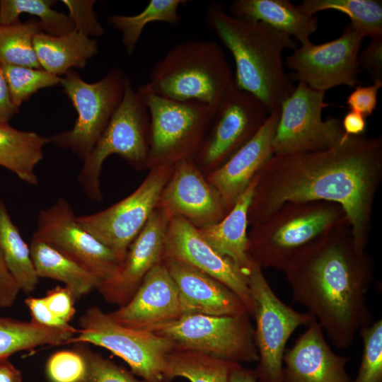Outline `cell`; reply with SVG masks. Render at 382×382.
<instances>
[{
    "instance_id": "1",
    "label": "cell",
    "mask_w": 382,
    "mask_h": 382,
    "mask_svg": "<svg viewBox=\"0 0 382 382\" xmlns=\"http://www.w3.org/2000/svg\"><path fill=\"white\" fill-rule=\"evenodd\" d=\"M381 180V136L345 135L325 150L273 155L257 174L248 224L286 202H332L345 211L357 249L366 250Z\"/></svg>"
},
{
    "instance_id": "2",
    "label": "cell",
    "mask_w": 382,
    "mask_h": 382,
    "mask_svg": "<svg viewBox=\"0 0 382 382\" xmlns=\"http://www.w3.org/2000/svg\"><path fill=\"white\" fill-rule=\"evenodd\" d=\"M292 300L304 307L337 349L352 346L373 323L366 294L375 264L354 244L348 222L318 237L283 268Z\"/></svg>"
},
{
    "instance_id": "3",
    "label": "cell",
    "mask_w": 382,
    "mask_h": 382,
    "mask_svg": "<svg viewBox=\"0 0 382 382\" xmlns=\"http://www.w3.org/2000/svg\"><path fill=\"white\" fill-rule=\"evenodd\" d=\"M206 22L233 58L236 87L255 96L269 112L279 108L295 88L282 54L297 48L296 41L262 22L233 16L220 4L208 6Z\"/></svg>"
},
{
    "instance_id": "4",
    "label": "cell",
    "mask_w": 382,
    "mask_h": 382,
    "mask_svg": "<svg viewBox=\"0 0 382 382\" xmlns=\"http://www.w3.org/2000/svg\"><path fill=\"white\" fill-rule=\"evenodd\" d=\"M175 101L219 106L236 86L225 54L213 40H188L171 47L154 66L145 84Z\"/></svg>"
},
{
    "instance_id": "5",
    "label": "cell",
    "mask_w": 382,
    "mask_h": 382,
    "mask_svg": "<svg viewBox=\"0 0 382 382\" xmlns=\"http://www.w3.org/2000/svg\"><path fill=\"white\" fill-rule=\"evenodd\" d=\"M347 222L345 211L335 202H286L252 226L248 254L262 269L282 270L305 246Z\"/></svg>"
},
{
    "instance_id": "6",
    "label": "cell",
    "mask_w": 382,
    "mask_h": 382,
    "mask_svg": "<svg viewBox=\"0 0 382 382\" xmlns=\"http://www.w3.org/2000/svg\"><path fill=\"white\" fill-rule=\"evenodd\" d=\"M150 116L138 91L128 79L118 107L89 155L83 161L78 182L87 197L101 202L100 175L105 159L117 154L134 168L149 167Z\"/></svg>"
},
{
    "instance_id": "7",
    "label": "cell",
    "mask_w": 382,
    "mask_h": 382,
    "mask_svg": "<svg viewBox=\"0 0 382 382\" xmlns=\"http://www.w3.org/2000/svg\"><path fill=\"white\" fill-rule=\"evenodd\" d=\"M150 116L149 167L174 164L197 154L216 108L197 101L180 102L137 89Z\"/></svg>"
},
{
    "instance_id": "8",
    "label": "cell",
    "mask_w": 382,
    "mask_h": 382,
    "mask_svg": "<svg viewBox=\"0 0 382 382\" xmlns=\"http://www.w3.org/2000/svg\"><path fill=\"white\" fill-rule=\"evenodd\" d=\"M79 326L70 344L102 347L123 359L133 374L143 380L169 382L166 357L174 349L169 340L122 325L97 306L89 307L80 316Z\"/></svg>"
},
{
    "instance_id": "9",
    "label": "cell",
    "mask_w": 382,
    "mask_h": 382,
    "mask_svg": "<svg viewBox=\"0 0 382 382\" xmlns=\"http://www.w3.org/2000/svg\"><path fill=\"white\" fill-rule=\"evenodd\" d=\"M248 313L235 316L184 313L150 332L169 340L174 349H190L241 364L258 361Z\"/></svg>"
},
{
    "instance_id": "10",
    "label": "cell",
    "mask_w": 382,
    "mask_h": 382,
    "mask_svg": "<svg viewBox=\"0 0 382 382\" xmlns=\"http://www.w3.org/2000/svg\"><path fill=\"white\" fill-rule=\"evenodd\" d=\"M248 275L259 357L253 371L257 382H282L283 357L289 339L299 326H307L315 318L308 312H299L284 303L254 262Z\"/></svg>"
},
{
    "instance_id": "11",
    "label": "cell",
    "mask_w": 382,
    "mask_h": 382,
    "mask_svg": "<svg viewBox=\"0 0 382 382\" xmlns=\"http://www.w3.org/2000/svg\"><path fill=\"white\" fill-rule=\"evenodd\" d=\"M61 79L78 116L70 130L55 134L50 141L69 149L83 161L100 137L121 102L128 78L112 69L100 80L88 83L71 69Z\"/></svg>"
},
{
    "instance_id": "12",
    "label": "cell",
    "mask_w": 382,
    "mask_h": 382,
    "mask_svg": "<svg viewBox=\"0 0 382 382\" xmlns=\"http://www.w3.org/2000/svg\"><path fill=\"white\" fill-rule=\"evenodd\" d=\"M325 92L299 82L281 104L273 139L274 155L315 152L328 149L345 137L341 120L323 119Z\"/></svg>"
},
{
    "instance_id": "13",
    "label": "cell",
    "mask_w": 382,
    "mask_h": 382,
    "mask_svg": "<svg viewBox=\"0 0 382 382\" xmlns=\"http://www.w3.org/2000/svg\"><path fill=\"white\" fill-rule=\"evenodd\" d=\"M174 164L151 168L141 185L129 195L94 214L76 216L79 224L110 248L120 262L158 206Z\"/></svg>"
},
{
    "instance_id": "14",
    "label": "cell",
    "mask_w": 382,
    "mask_h": 382,
    "mask_svg": "<svg viewBox=\"0 0 382 382\" xmlns=\"http://www.w3.org/2000/svg\"><path fill=\"white\" fill-rule=\"evenodd\" d=\"M364 38L349 23L335 40L300 45L286 57L284 66L294 72L299 82L319 91L326 92L339 86L354 88L361 72L358 55Z\"/></svg>"
},
{
    "instance_id": "15",
    "label": "cell",
    "mask_w": 382,
    "mask_h": 382,
    "mask_svg": "<svg viewBox=\"0 0 382 382\" xmlns=\"http://www.w3.org/2000/svg\"><path fill=\"white\" fill-rule=\"evenodd\" d=\"M37 238L76 262L101 281L114 277L121 264L117 256L78 222L70 203L59 198L40 212Z\"/></svg>"
},
{
    "instance_id": "16",
    "label": "cell",
    "mask_w": 382,
    "mask_h": 382,
    "mask_svg": "<svg viewBox=\"0 0 382 382\" xmlns=\"http://www.w3.org/2000/svg\"><path fill=\"white\" fill-rule=\"evenodd\" d=\"M270 113L255 96L235 86L215 111L197 154L199 163L212 170L219 167L254 136Z\"/></svg>"
},
{
    "instance_id": "17",
    "label": "cell",
    "mask_w": 382,
    "mask_h": 382,
    "mask_svg": "<svg viewBox=\"0 0 382 382\" xmlns=\"http://www.w3.org/2000/svg\"><path fill=\"white\" fill-rule=\"evenodd\" d=\"M163 259L180 261L216 279L239 296L253 316L248 272L241 269L230 258L219 254L202 238L198 228L183 217L171 216L170 219Z\"/></svg>"
},
{
    "instance_id": "18",
    "label": "cell",
    "mask_w": 382,
    "mask_h": 382,
    "mask_svg": "<svg viewBox=\"0 0 382 382\" xmlns=\"http://www.w3.org/2000/svg\"><path fill=\"white\" fill-rule=\"evenodd\" d=\"M157 207L170 217H183L198 228L219 222L228 213L219 192L192 158L174 163Z\"/></svg>"
},
{
    "instance_id": "19",
    "label": "cell",
    "mask_w": 382,
    "mask_h": 382,
    "mask_svg": "<svg viewBox=\"0 0 382 382\" xmlns=\"http://www.w3.org/2000/svg\"><path fill=\"white\" fill-rule=\"evenodd\" d=\"M170 216L156 207L146 225L129 245L116 274L101 281L97 290L108 303L119 307L132 298L145 276L162 262Z\"/></svg>"
},
{
    "instance_id": "20",
    "label": "cell",
    "mask_w": 382,
    "mask_h": 382,
    "mask_svg": "<svg viewBox=\"0 0 382 382\" xmlns=\"http://www.w3.org/2000/svg\"><path fill=\"white\" fill-rule=\"evenodd\" d=\"M109 314L122 325L146 331L183 315L178 287L164 263L149 272L128 303Z\"/></svg>"
},
{
    "instance_id": "21",
    "label": "cell",
    "mask_w": 382,
    "mask_h": 382,
    "mask_svg": "<svg viewBox=\"0 0 382 382\" xmlns=\"http://www.w3.org/2000/svg\"><path fill=\"white\" fill-rule=\"evenodd\" d=\"M279 112V108L272 110L254 136L209 174L207 180L219 192L227 212L274 155Z\"/></svg>"
},
{
    "instance_id": "22",
    "label": "cell",
    "mask_w": 382,
    "mask_h": 382,
    "mask_svg": "<svg viewBox=\"0 0 382 382\" xmlns=\"http://www.w3.org/2000/svg\"><path fill=\"white\" fill-rule=\"evenodd\" d=\"M283 357L282 382H352L348 358L332 351L314 319Z\"/></svg>"
},
{
    "instance_id": "23",
    "label": "cell",
    "mask_w": 382,
    "mask_h": 382,
    "mask_svg": "<svg viewBox=\"0 0 382 382\" xmlns=\"http://www.w3.org/2000/svg\"><path fill=\"white\" fill-rule=\"evenodd\" d=\"M162 262L178 287L184 313L224 316L248 313L239 296L216 279L180 261Z\"/></svg>"
},
{
    "instance_id": "24",
    "label": "cell",
    "mask_w": 382,
    "mask_h": 382,
    "mask_svg": "<svg viewBox=\"0 0 382 382\" xmlns=\"http://www.w3.org/2000/svg\"><path fill=\"white\" fill-rule=\"evenodd\" d=\"M256 182L257 175L221 221L209 226L197 228L202 238L214 250L230 258L246 272L253 262L248 251L247 227L248 210Z\"/></svg>"
},
{
    "instance_id": "25",
    "label": "cell",
    "mask_w": 382,
    "mask_h": 382,
    "mask_svg": "<svg viewBox=\"0 0 382 382\" xmlns=\"http://www.w3.org/2000/svg\"><path fill=\"white\" fill-rule=\"evenodd\" d=\"M228 11L233 16L260 21L282 31L300 45L311 41L318 28L316 16L307 15L289 0H236Z\"/></svg>"
},
{
    "instance_id": "26",
    "label": "cell",
    "mask_w": 382,
    "mask_h": 382,
    "mask_svg": "<svg viewBox=\"0 0 382 382\" xmlns=\"http://www.w3.org/2000/svg\"><path fill=\"white\" fill-rule=\"evenodd\" d=\"M33 47L41 68L59 76L72 67L83 68L98 52L96 40L74 29L57 36L40 31L33 38Z\"/></svg>"
},
{
    "instance_id": "27",
    "label": "cell",
    "mask_w": 382,
    "mask_h": 382,
    "mask_svg": "<svg viewBox=\"0 0 382 382\" xmlns=\"http://www.w3.org/2000/svg\"><path fill=\"white\" fill-rule=\"evenodd\" d=\"M30 250L39 278L63 282L76 301L98 289L101 279L44 241L32 236Z\"/></svg>"
},
{
    "instance_id": "28",
    "label": "cell",
    "mask_w": 382,
    "mask_h": 382,
    "mask_svg": "<svg viewBox=\"0 0 382 382\" xmlns=\"http://www.w3.org/2000/svg\"><path fill=\"white\" fill-rule=\"evenodd\" d=\"M50 141V138L36 132L0 123V166L27 184L36 186L38 178L35 169L43 158L44 146Z\"/></svg>"
},
{
    "instance_id": "29",
    "label": "cell",
    "mask_w": 382,
    "mask_h": 382,
    "mask_svg": "<svg viewBox=\"0 0 382 382\" xmlns=\"http://www.w3.org/2000/svg\"><path fill=\"white\" fill-rule=\"evenodd\" d=\"M78 329L55 328L35 322L20 320L0 316V359L30 351L36 347L70 344Z\"/></svg>"
},
{
    "instance_id": "30",
    "label": "cell",
    "mask_w": 382,
    "mask_h": 382,
    "mask_svg": "<svg viewBox=\"0 0 382 382\" xmlns=\"http://www.w3.org/2000/svg\"><path fill=\"white\" fill-rule=\"evenodd\" d=\"M0 250L6 265L21 291H33L38 282L30 246L12 221L4 202L0 199Z\"/></svg>"
},
{
    "instance_id": "31",
    "label": "cell",
    "mask_w": 382,
    "mask_h": 382,
    "mask_svg": "<svg viewBox=\"0 0 382 382\" xmlns=\"http://www.w3.org/2000/svg\"><path fill=\"white\" fill-rule=\"evenodd\" d=\"M169 382L183 377L190 382H229L241 364L190 349H173L166 357Z\"/></svg>"
},
{
    "instance_id": "32",
    "label": "cell",
    "mask_w": 382,
    "mask_h": 382,
    "mask_svg": "<svg viewBox=\"0 0 382 382\" xmlns=\"http://www.w3.org/2000/svg\"><path fill=\"white\" fill-rule=\"evenodd\" d=\"M185 0H151L139 13L133 16L112 15L108 21L122 33V41L128 54L134 53L145 26L152 22L176 25L181 21L179 7Z\"/></svg>"
},
{
    "instance_id": "33",
    "label": "cell",
    "mask_w": 382,
    "mask_h": 382,
    "mask_svg": "<svg viewBox=\"0 0 382 382\" xmlns=\"http://www.w3.org/2000/svg\"><path fill=\"white\" fill-rule=\"evenodd\" d=\"M308 16L337 11L346 14L350 23L366 37H382V1L378 0H304L298 5Z\"/></svg>"
},
{
    "instance_id": "34",
    "label": "cell",
    "mask_w": 382,
    "mask_h": 382,
    "mask_svg": "<svg viewBox=\"0 0 382 382\" xmlns=\"http://www.w3.org/2000/svg\"><path fill=\"white\" fill-rule=\"evenodd\" d=\"M40 31L39 21L35 19L0 25V64L42 69L33 47V38Z\"/></svg>"
},
{
    "instance_id": "35",
    "label": "cell",
    "mask_w": 382,
    "mask_h": 382,
    "mask_svg": "<svg viewBox=\"0 0 382 382\" xmlns=\"http://www.w3.org/2000/svg\"><path fill=\"white\" fill-rule=\"evenodd\" d=\"M52 1L47 0H1L0 25H6L19 21L22 13L37 16L42 32L54 36L72 31L74 25L69 16L52 8Z\"/></svg>"
},
{
    "instance_id": "36",
    "label": "cell",
    "mask_w": 382,
    "mask_h": 382,
    "mask_svg": "<svg viewBox=\"0 0 382 382\" xmlns=\"http://www.w3.org/2000/svg\"><path fill=\"white\" fill-rule=\"evenodd\" d=\"M11 100L18 109L35 93L61 83L62 77L42 69L1 65Z\"/></svg>"
},
{
    "instance_id": "37",
    "label": "cell",
    "mask_w": 382,
    "mask_h": 382,
    "mask_svg": "<svg viewBox=\"0 0 382 382\" xmlns=\"http://www.w3.org/2000/svg\"><path fill=\"white\" fill-rule=\"evenodd\" d=\"M363 340L361 364L352 382H382V320L359 332Z\"/></svg>"
},
{
    "instance_id": "38",
    "label": "cell",
    "mask_w": 382,
    "mask_h": 382,
    "mask_svg": "<svg viewBox=\"0 0 382 382\" xmlns=\"http://www.w3.org/2000/svg\"><path fill=\"white\" fill-rule=\"evenodd\" d=\"M74 348L83 357L86 371L81 382H148L139 380L122 366L93 352L86 343H76Z\"/></svg>"
},
{
    "instance_id": "39",
    "label": "cell",
    "mask_w": 382,
    "mask_h": 382,
    "mask_svg": "<svg viewBox=\"0 0 382 382\" xmlns=\"http://www.w3.org/2000/svg\"><path fill=\"white\" fill-rule=\"evenodd\" d=\"M46 374L50 382H81L86 363L74 348L53 353L46 363Z\"/></svg>"
},
{
    "instance_id": "40",
    "label": "cell",
    "mask_w": 382,
    "mask_h": 382,
    "mask_svg": "<svg viewBox=\"0 0 382 382\" xmlns=\"http://www.w3.org/2000/svg\"><path fill=\"white\" fill-rule=\"evenodd\" d=\"M62 2L69 10V17L74 23V30L87 36H100L104 33V28L98 21L93 8L95 1L62 0Z\"/></svg>"
},
{
    "instance_id": "41",
    "label": "cell",
    "mask_w": 382,
    "mask_h": 382,
    "mask_svg": "<svg viewBox=\"0 0 382 382\" xmlns=\"http://www.w3.org/2000/svg\"><path fill=\"white\" fill-rule=\"evenodd\" d=\"M381 87L382 83L378 82L366 86H356L346 98L347 105L350 110L358 112L366 117L371 115L376 108L378 91Z\"/></svg>"
},
{
    "instance_id": "42",
    "label": "cell",
    "mask_w": 382,
    "mask_h": 382,
    "mask_svg": "<svg viewBox=\"0 0 382 382\" xmlns=\"http://www.w3.org/2000/svg\"><path fill=\"white\" fill-rule=\"evenodd\" d=\"M44 299L55 316L69 323L76 313V299L67 287L57 286L47 292Z\"/></svg>"
},
{
    "instance_id": "43",
    "label": "cell",
    "mask_w": 382,
    "mask_h": 382,
    "mask_svg": "<svg viewBox=\"0 0 382 382\" xmlns=\"http://www.w3.org/2000/svg\"><path fill=\"white\" fill-rule=\"evenodd\" d=\"M358 63L369 75L373 82L382 83V37L371 39L360 50Z\"/></svg>"
},
{
    "instance_id": "44",
    "label": "cell",
    "mask_w": 382,
    "mask_h": 382,
    "mask_svg": "<svg viewBox=\"0 0 382 382\" xmlns=\"http://www.w3.org/2000/svg\"><path fill=\"white\" fill-rule=\"evenodd\" d=\"M25 303L29 309L31 320L35 322L55 328H69L72 327L55 316L49 309L44 297L30 296L25 299Z\"/></svg>"
},
{
    "instance_id": "45",
    "label": "cell",
    "mask_w": 382,
    "mask_h": 382,
    "mask_svg": "<svg viewBox=\"0 0 382 382\" xmlns=\"http://www.w3.org/2000/svg\"><path fill=\"white\" fill-rule=\"evenodd\" d=\"M20 291V287L8 270L0 250V308L12 306Z\"/></svg>"
},
{
    "instance_id": "46",
    "label": "cell",
    "mask_w": 382,
    "mask_h": 382,
    "mask_svg": "<svg viewBox=\"0 0 382 382\" xmlns=\"http://www.w3.org/2000/svg\"><path fill=\"white\" fill-rule=\"evenodd\" d=\"M18 110L12 102L8 86L0 64V123H8Z\"/></svg>"
},
{
    "instance_id": "47",
    "label": "cell",
    "mask_w": 382,
    "mask_h": 382,
    "mask_svg": "<svg viewBox=\"0 0 382 382\" xmlns=\"http://www.w3.org/2000/svg\"><path fill=\"white\" fill-rule=\"evenodd\" d=\"M341 123L347 136H361L367 128L366 117L350 110L345 113Z\"/></svg>"
},
{
    "instance_id": "48",
    "label": "cell",
    "mask_w": 382,
    "mask_h": 382,
    "mask_svg": "<svg viewBox=\"0 0 382 382\" xmlns=\"http://www.w3.org/2000/svg\"><path fill=\"white\" fill-rule=\"evenodd\" d=\"M0 382H23L21 371L8 359H0Z\"/></svg>"
},
{
    "instance_id": "49",
    "label": "cell",
    "mask_w": 382,
    "mask_h": 382,
    "mask_svg": "<svg viewBox=\"0 0 382 382\" xmlns=\"http://www.w3.org/2000/svg\"><path fill=\"white\" fill-rule=\"evenodd\" d=\"M229 382H257L253 370L240 365L229 377Z\"/></svg>"
}]
</instances>
